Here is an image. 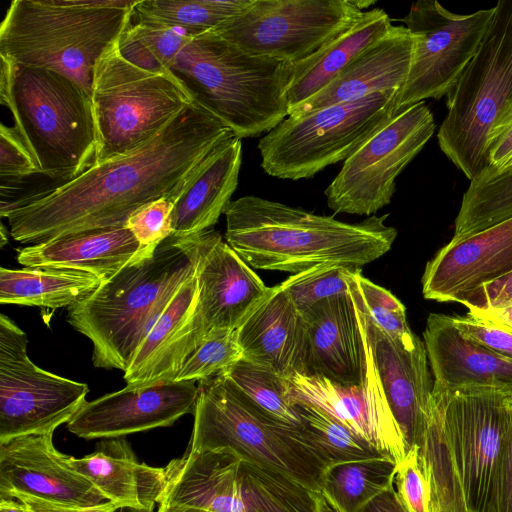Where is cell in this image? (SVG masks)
Wrapping results in <instances>:
<instances>
[{"instance_id": "ab89813d", "label": "cell", "mask_w": 512, "mask_h": 512, "mask_svg": "<svg viewBox=\"0 0 512 512\" xmlns=\"http://www.w3.org/2000/svg\"><path fill=\"white\" fill-rule=\"evenodd\" d=\"M241 358L237 330L210 333L186 358L175 381L199 382L217 376Z\"/></svg>"}, {"instance_id": "3957f363", "label": "cell", "mask_w": 512, "mask_h": 512, "mask_svg": "<svg viewBox=\"0 0 512 512\" xmlns=\"http://www.w3.org/2000/svg\"><path fill=\"white\" fill-rule=\"evenodd\" d=\"M200 234L170 236L67 308V322L92 342L95 367L125 372L138 345L195 273Z\"/></svg>"}, {"instance_id": "44dd1931", "label": "cell", "mask_w": 512, "mask_h": 512, "mask_svg": "<svg viewBox=\"0 0 512 512\" xmlns=\"http://www.w3.org/2000/svg\"><path fill=\"white\" fill-rule=\"evenodd\" d=\"M53 434H30L0 443V498L24 493L78 506L106 502L103 494L59 452Z\"/></svg>"}, {"instance_id": "8d00e7d4", "label": "cell", "mask_w": 512, "mask_h": 512, "mask_svg": "<svg viewBox=\"0 0 512 512\" xmlns=\"http://www.w3.org/2000/svg\"><path fill=\"white\" fill-rule=\"evenodd\" d=\"M219 375L267 415L291 426L302 425L288 379L243 358Z\"/></svg>"}, {"instance_id": "74e56055", "label": "cell", "mask_w": 512, "mask_h": 512, "mask_svg": "<svg viewBox=\"0 0 512 512\" xmlns=\"http://www.w3.org/2000/svg\"><path fill=\"white\" fill-rule=\"evenodd\" d=\"M191 38L181 28L136 20L122 33L117 48L124 59L141 69L171 74L172 62Z\"/></svg>"}, {"instance_id": "52a82bcc", "label": "cell", "mask_w": 512, "mask_h": 512, "mask_svg": "<svg viewBox=\"0 0 512 512\" xmlns=\"http://www.w3.org/2000/svg\"><path fill=\"white\" fill-rule=\"evenodd\" d=\"M299 427L267 415L217 375L199 381L187 451L227 449L309 490H319L324 467L303 441Z\"/></svg>"}, {"instance_id": "8992f818", "label": "cell", "mask_w": 512, "mask_h": 512, "mask_svg": "<svg viewBox=\"0 0 512 512\" xmlns=\"http://www.w3.org/2000/svg\"><path fill=\"white\" fill-rule=\"evenodd\" d=\"M0 102L40 174L71 180L94 163L91 96L68 77L1 57Z\"/></svg>"}, {"instance_id": "f35d334b", "label": "cell", "mask_w": 512, "mask_h": 512, "mask_svg": "<svg viewBox=\"0 0 512 512\" xmlns=\"http://www.w3.org/2000/svg\"><path fill=\"white\" fill-rule=\"evenodd\" d=\"M351 269L337 264L315 266L292 274L280 285L301 314L322 300L348 293Z\"/></svg>"}, {"instance_id": "c3c4849f", "label": "cell", "mask_w": 512, "mask_h": 512, "mask_svg": "<svg viewBox=\"0 0 512 512\" xmlns=\"http://www.w3.org/2000/svg\"><path fill=\"white\" fill-rule=\"evenodd\" d=\"M497 512H512V398L509 401L507 430L500 466Z\"/></svg>"}, {"instance_id": "816d5d0a", "label": "cell", "mask_w": 512, "mask_h": 512, "mask_svg": "<svg viewBox=\"0 0 512 512\" xmlns=\"http://www.w3.org/2000/svg\"><path fill=\"white\" fill-rule=\"evenodd\" d=\"M361 512H407L394 485L369 502Z\"/></svg>"}, {"instance_id": "680465c9", "label": "cell", "mask_w": 512, "mask_h": 512, "mask_svg": "<svg viewBox=\"0 0 512 512\" xmlns=\"http://www.w3.org/2000/svg\"><path fill=\"white\" fill-rule=\"evenodd\" d=\"M5 233H6V231H5V227H4V225L2 224V225H1V241H0L1 247H3V246L5 245V243L7 242V240H8V239L6 238V236H5Z\"/></svg>"}, {"instance_id": "83f0119b", "label": "cell", "mask_w": 512, "mask_h": 512, "mask_svg": "<svg viewBox=\"0 0 512 512\" xmlns=\"http://www.w3.org/2000/svg\"><path fill=\"white\" fill-rule=\"evenodd\" d=\"M154 251L144 250L126 227H116L71 233L28 245L19 249L17 260L24 267L87 272L105 282Z\"/></svg>"}, {"instance_id": "277c9868", "label": "cell", "mask_w": 512, "mask_h": 512, "mask_svg": "<svg viewBox=\"0 0 512 512\" xmlns=\"http://www.w3.org/2000/svg\"><path fill=\"white\" fill-rule=\"evenodd\" d=\"M139 0H13L0 57L60 73L90 96L97 61L131 25Z\"/></svg>"}, {"instance_id": "603a6c76", "label": "cell", "mask_w": 512, "mask_h": 512, "mask_svg": "<svg viewBox=\"0 0 512 512\" xmlns=\"http://www.w3.org/2000/svg\"><path fill=\"white\" fill-rule=\"evenodd\" d=\"M434 382L448 390H490L512 398V360L459 330L453 316L432 313L423 332Z\"/></svg>"}, {"instance_id": "4fadbf2b", "label": "cell", "mask_w": 512, "mask_h": 512, "mask_svg": "<svg viewBox=\"0 0 512 512\" xmlns=\"http://www.w3.org/2000/svg\"><path fill=\"white\" fill-rule=\"evenodd\" d=\"M374 1L252 0L213 30L244 52L294 64L348 29Z\"/></svg>"}, {"instance_id": "4dcf8cb0", "label": "cell", "mask_w": 512, "mask_h": 512, "mask_svg": "<svg viewBox=\"0 0 512 512\" xmlns=\"http://www.w3.org/2000/svg\"><path fill=\"white\" fill-rule=\"evenodd\" d=\"M381 8L364 11L348 29L309 57L292 65L286 88L288 113L329 84L352 60L391 28Z\"/></svg>"}, {"instance_id": "484cf974", "label": "cell", "mask_w": 512, "mask_h": 512, "mask_svg": "<svg viewBox=\"0 0 512 512\" xmlns=\"http://www.w3.org/2000/svg\"><path fill=\"white\" fill-rule=\"evenodd\" d=\"M413 52V37L406 26H392L380 39L352 60L329 84L295 107L299 116L335 104L362 99L375 92L402 90Z\"/></svg>"}, {"instance_id": "7bdbcfd3", "label": "cell", "mask_w": 512, "mask_h": 512, "mask_svg": "<svg viewBox=\"0 0 512 512\" xmlns=\"http://www.w3.org/2000/svg\"><path fill=\"white\" fill-rule=\"evenodd\" d=\"M394 488L407 512H429V486L418 447L411 448L396 464Z\"/></svg>"}, {"instance_id": "f546056e", "label": "cell", "mask_w": 512, "mask_h": 512, "mask_svg": "<svg viewBox=\"0 0 512 512\" xmlns=\"http://www.w3.org/2000/svg\"><path fill=\"white\" fill-rule=\"evenodd\" d=\"M69 462L119 508L154 512L165 486L164 467L139 462L123 437L103 439L92 453Z\"/></svg>"}, {"instance_id": "f5cc1de1", "label": "cell", "mask_w": 512, "mask_h": 512, "mask_svg": "<svg viewBox=\"0 0 512 512\" xmlns=\"http://www.w3.org/2000/svg\"><path fill=\"white\" fill-rule=\"evenodd\" d=\"M311 496L314 502V512H344L322 490H311Z\"/></svg>"}, {"instance_id": "d6986e66", "label": "cell", "mask_w": 512, "mask_h": 512, "mask_svg": "<svg viewBox=\"0 0 512 512\" xmlns=\"http://www.w3.org/2000/svg\"><path fill=\"white\" fill-rule=\"evenodd\" d=\"M364 343L367 368L362 383L343 384L317 374L298 373L289 380L291 399L324 412L397 464L406 455V447L365 338Z\"/></svg>"}, {"instance_id": "cb8c5ba5", "label": "cell", "mask_w": 512, "mask_h": 512, "mask_svg": "<svg viewBox=\"0 0 512 512\" xmlns=\"http://www.w3.org/2000/svg\"><path fill=\"white\" fill-rule=\"evenodd\" d=\"M301 315L306 330L307 374L343 384L362 383L366 351L351 288L346 294L316 303Z\"/></svg>"}, {"instance_id": "5b68a950", "label": "cell", "mask_w": 512, "mask_h": 512, "mask_svg": "<svg viewBox=\"0 0 512 512\" xmlns=\"http://www.w3.org/2000/svg\"><path fill=\"white\" fill-rule=\"evenodd\" d=\"M292 65L250 55L209 31L192 37L169 70L192 101L243 139L269 132L288 116Z\"/></svg>"}, {"instance_id": "ee69618b", "label": "cell", "mask_w": 512, "mask_h": 512, "mask_svg": "<svg viewBox=\"0 0 512 512\" xmlns=\"http://www.w3.org/2000/svg\"><path fill=\"white\" fill-rule=\"evenodd\" d=\"M34 174H40L27 148L14 127L3 123L0 126V176L1 189L24 181Z\"/></svg>"}, {"instance_id": "681fc988", "label": "cell", "mask_w": 512, "mask_h": 512, "mask_svg": "<svg viewBox=\"0 0 512 512\" xmlns=\"http://www.w3.org/2000/svg\"><path fill=\"white\" fill-rule=\"evenodd\" d=\"M9 498H15L24 503L28 512H116L119 509L111 501L86 507L55 502L24 493H14Z\"/></svg>"}, {"instance_id": "d6a6232c", "label": "cell", "mask_w": 512, "mask_h": 512, "mask_svg": "<svg viewBox=\"0 0 512 512\" xmlns=\"http://www.w3.org/2000/svg\"><path fill=\"white\" fill-rule=\"evenodd\" d=\"M396 462L388 456L340 464L327 469L319 490L344 512H361L394 485Z\"/></svg>"}, {"instance_id": "7dc6e473", "label": "cell", "mask_w": 512, "mask_h": 512, "mask_svg": "<svg viewBox=\"0 0 512 512\" xmlns=\"http://www.w3.org/2000/svg\"><path fill=\"white\" fill-rule=\"evenodd\" d=\"M511 303L512 272L476 288L460 304L472 311L506 306Z\"/></svg>"}, {"instance_id": "9a60e30c", "label": "cell", "mask_w": 512, "mask_h": 512, "mask_svg": "<svg viewBox=\"0 0 512 512\" xmlns=\"http://www.w3.org/2000/svg\"><path fill=\"white\" fill-rule=\"evenodd\" d=\"M26 333L0 315V443L30 434H53L86 402L87 384L34 364Z\"/></svg>"}, {"instance_id": "f907efd6", "label": "cell", "mask_w": 512, "mask_h": 512, "mask_svg": "<svg viewBox=\"0 0 512 512\" xmlns=\"http://www.w3.org/2000/svg\"><path fill=\"white\" fill-rule=\"evenodd\" d=\"M467 314L477 320L492 324L512 333V303L496 308L472 310L468 311Z\"/></svg>"}, {"instance_id": "9f6ffc18", "label": "cell", "mask_w": 512, "mask_h": 512, "mask_svg": "<svg viewBox=\"0 0 512 512\" xmlns=\"http://www.w3.org/2000/svg\"><path fill=\"white\" fill-rule=\"evenodd\" d=\"M156 512H208L196 508L179 506V505H170V504H158V508Z\"/></svg>"}, {"instance_id": "e575fe53", "label": "cell", "mask_w": 512, "mask_h": 512, "mask_svg": "<svg viewBox=\"0 0 512 512\" xmlns=\"http://www.w3.org/2000/svg\"><path fill=\"white\" fill-rule=\"evenodd\" d=\"M252 0H139L136 20L185 30L195 37L240 14Z\"/></svg>"}, {"instance_id": "836d02e7", "label": "cell", "mask_w": 512, "mask_h": 512, "mask_svg": "<svg viewBox=\"0 0 512 512\" xmlns=\"http://www.w3.org/2000/svg\"><path fill=\"white\" fill-rule=\"evenodd\" d=\"M294 403L302 419L301 437L324 472L340 464L388 456L319 409Z\"/></svg>"}, {"instance_id": "db71d44e", "label": "cell", "mask_w": 512, "mask_h": 512, "mask_svg": "<svg viewBox=\"0 0 512 512\" xmlns=\"http://www.w3.org/2000/svg\"><path fill=\"white\" fill-rule=\"evenodd\" d=\"M429 512H467V510L460 502L444 500L430 503Z\"/></svg>"}, {"instance_id": "1f68e13d", "label": "cell", "mask_w": 512, "mask_h": 512, "mask_svg": "<svg viewBox=\"0 0 512 512\" xmlns=\"http://www.w3.org/2000/svg\"><path fill=\"white\" fill-rule=\"evenodd\" d=\"M96 276L78 270L56 268H0V303L68 308L101 284Z\"/></svg>"}, {"instance_id": "6da1fadb", "label": "cell", "mask_w": 512, "mask_h": 512, "mask_svg": "<svg viewBox=\"0 0 512 512\" xmlns=\"http://www.w3.org/2000/svg\"><path fill=\"white\" fill-rule=\"evenodd\" d=\"M235 136L192 101L151 139L92 165L58 186L1 202L12 238L24 244L104 228L125 227L143 205L173 195L207 155Z\"/></svg>"}, {"instance_id": "d4e9b609", "label": "cell", "mask_w": 512, "mask_h": 512, "mask_svg": "<svg viewBox=\"0 0 512 512\" xmlns=\"http://www.w3.org/2000/svg\"><path fill=\"white\" fill-rule=\"evenodd\" d=\"M237 336L243 359L288 380L308 373L305 324L280 284L270 287Z\"/></svg>"}, {"instance_id": "11a10c76", "label": "cell", "mask_w": 512, "mask_h": 512, "mask_svg": "<svg viewBox=\"0 0 512 512\" xmlns=\"http://www.w3.org/2000/svg\"><path fill=\"white\" fill-rule=\"evenodd\" d=\"M0 512H28L27 507L15 498H0Z\"/></svg>"}, {"instance_id": "7a4b0ae2", "label": "cell", "mask_w": 512, "mask_h": 512, "mask_svg": "<svg viewBox=\"0 0 512 512\" xmlns=\"http://www.w3.org/2000/svg\"><path fill=\"white\" fill-rule=\"evenodd\" d=\"M225 239L253 269L292 274L320 265L361 268L386 254L397 230L387 214L347 223L254 195L230 202Z\"/></svg>"}, {"instance_id": "f6af8a7d", "label": "cell", "mask_w": 512, "mask_h": 512, "mask_svg": "<svg viewBox=\"0 0 512 512\" xmlns=\"http://www.w3.org/2000/svg\"><path fill=\"white\" fill-rule=\"evenodd\" d=\"M456 327L466 336L493 352L512 360V333L470 315L453 316Z\"/></svg>"}, {"instance_id": "7c38bea8", "label": "cell", "mask_w": 512, "mask_h": 512, "mask_svg": "<svg viewBox=\"0 0 512 512\" xmlns=\"http://www.w3.org/2000/svg\"><path fill=\"white\" fill-rule=\"evenodd\" d=\"M510 397L490 390L433 386L436 407L467 512H497Z\"/></svg>"}, {"instance_id": "ba28073f", "label": "cell", "mask_w": 512, "mask_h": 512, "mask_svg": "<svg viewBox=\"0 0 512 512\" xmlns=\"http://www.w3.org/2000/svg\"><path fill=\"white\" fill-rule=\"evenodd\" d=\"M512 108V0H499L475 55L447 94L442 152L468 180L487 168L490 135Z\"/></svg>"}, {"instance_id": "4316f807", "label": "cell", "mask_w": 512, "mask_h": 512, "mask_svg": "<svg viewBox=\"0 0 512 512\" xmlns=\"http://www.w3.org/2000/svg\"><path fill=\"white\" fill-rule=\"evenodd\" d=\"M197 297L195 271L133 353L123 376L128 386L147 387L175 381L184 361L198 346L193 325Z\"/></svg>"}, {"instance_id": "60d3db41", "label": "cell", "mask_w": 512, "mask_h": 512, "mask_svg": "<svg viewBox=\"0 0 512 512\" xmlns=\"http://www.w3.org/2000/svg\"><path fill=\"white\" fill-rule=\"evenodd\" d=\"M356 279L373 323L392 340L404 346H413L419 337L408 325L405 306L391 292L365 278L361 269H357Z\"/></svg>"}, {"instance_id": "e0dca14e", "label": "cell", "mask_w": 512, "mask_h": 512, "mask_svg": "<svg viewBox=\"0 0 512 512\" xmlns=\"http://www.w3.org/2000/svg\"><path fill=\"white\" fill-rule=\"evenodd\" d=\"M357 269H351L348 280L361 328L383 394L408 452L413 447H421L431 413L433 383L426 348L420 338L413 346H404L373 323L359 291Z\"/></svg>"}, {"instance_id": "6f0895ef", "label": "cell", "mask_w": 512, "mask_h": 512, "mask_svg": "<svg viewBox=\"0 0 512 512\" xmlns=\"http://www.w3.org/2000/svg\"><path fill=\"white\" fill-rule=\"evenodd\" d=\"M116 512H150V511L139 510V509H134V508H129V507H121Z\"/></svg>"}, {"instance_id": "ffe728a7", "label": "cell", "mask_w": 512, "mask_h": 512, "mask_svg": "<svg viewBox=\"0 0 512 512\" xmlns=\"http://www.w3.org/2000/svg\"><path fill=\"white\" fill-rule=\"evenodd\" d=\"M197 396L195 381L126 385L86 401L67 423V429L80 438L107 439L169 427L182 416L194 414Z\"/></svg>"}, {"instance_id": "bcb514c9", "label": "cell", "mask_w": 512, "mask_h": 512, "mask_svg": "<svg viewBox=\"0 0 512 512\" xmlns=\"http://www.w3.org/2000/svg\"><path fill=\"white\" fill-rule=\"evenodd\" d=\"M511 167L512 108L501 118L491 133L487 148V168L480 174L500 173Z\"/></svg>"}, {"instance_id": "5bb4252c", "label": "cell", "mask_w": 512, "mask_h": 512, "mask_svg": "<svg viewBox=\"0 0 512 512\" xmlns=\"http://www.w3.org/2000/svg\"><path fill=\"white\" fill-rule=\"evenodd\" d=\"M435 131L429 107L419 102L397 113L344 164L325 189L335 213L370 216L391 202L396 178Z\"/></svg>"}, {"instance_id": "30bf717a", "label": "cell", "mask_w": 512, "mask_h": 512, "mask_svg": "<svg viewBox=\"0 0 512 512\" xmlns=\"http://www.w3.org/2000/svg\"><path fill=\"white\" fill-rule=\"evenodd\" d=\"M164 469L158 504L208 512H314L311 490L227 449L186 451Z\"/></svg>"}, {"instance_id": "ac0fdd59", "label": "cell", "mask_w": 512, "mask_h": 512, "mask_svg": "<svg viewBox=\"0 0 512 512\" xmlns=\"http://www.w3.org/2000/svg\"><path fill=\"white\" fill-rule=\"evenodd\" d=\"M193 325L198 345L216 331L237 330L270 287L212 229L200 234Z\"/></svg>"}, {"instance_id": "2e32d148", "label": "cell", "mask_w": 512, "mask_h": 512, "mask_svg": "<svg viewBox=\"0 0 512 512\" xmlns=\"http://www.w3.org/2000/svg\"><path fill=\"white\" fill-rule=\"evenodd\" d=\"M493 14L494 7L464 15L447 10L436 0L412 3L403 22L413 37V52L396 114L426 99H440L453 89Z\"/></svg>"}, {"instance_id": "d590c367", "label": "cell", "mask_w": 512, "mask_h": 512, "mask_svg": "<svg viewBox=\"0 0 512 512\" xmlns=\"http://www.w3.org/2000/svg\"><path fill=\"white\" fill-rule=\"evenodd\" d=\"M512 217V167L480 174L462 197L451 240L475 234Z\"/></svg>"}, {"instance_id": "7402d4cb", "label": "cell", "mask_w": 512, "mask_h": 512, "mask_svg": "<svg viewBox=\"0 0 512 512\" xmlns=\"http://www.w3.org/2000/svg\"><path fill=\"white\" fill-rule=\"evenodd\" d=\"M512 272V217L450 240L426 264L422 292L438 302L461 301L476 288Z\"/></svg>"}, {"instance_id": "f1b7e54d", "label": "cell", "mask_w": 512, "mask_h": 512, "mask_svg": "<svg viewBox=\"0 0 512 512\" xmlns=\"http://www.w3.org/2000/svg\"><path fill=\"white\" fill-rule=\"evenodd\" d=\"M242 163L241 139L232 136L216 146L171 195L174 237L210 230L230 204Z\"/></svg>"}, {"instance_id": "9c48e42d", "label": "cell", "mask_w": 512, "mask_h": 512, "mask_svg": "<svg viewBox=\"0 0 512 512\" xmlns=\"http://www.w3.org/2000/svg\"><path fill=\"white\" fill-rule=\"evenodd\" d=\"M400 92H375L356 101L287 116L259 140L261 167L270 176L299 180L345 161L393 118Z\"/></svg>"}, {"instance_id": "b9f144b4", "label": "cell", "mask_w": 512, "mask_h": 512, "mask_svg": "<svg viewBox=\"0 0 512 512\" xmlns=\"http://www.w3.org/2000/svg\"><path fill=\"white\" fill-rule=\"evenodd\" d=\"M173 206L172 196H164L143 205L126 221L125 227L130 230L144 250L154 251L172 236Z\"/></svg>"}, {"instance_id": "8fae6325", "label": "cell", "mask_w": 512, "mask_h": 512, "mask_svg": "<svg viewBox=\"0 0 512 512\" xmlns=\"http://www.w3.org/2000/svg\"><path fill=\"white\" fill-rule=\"evenodd\" d=\"M91 99L97 131L93 165L136 149L192 103L172 74L135 66L117 43L97 61Z\"/></svg>"}]
</instances>
